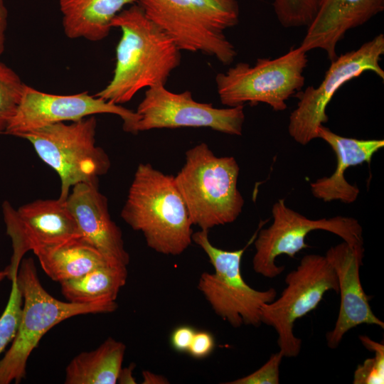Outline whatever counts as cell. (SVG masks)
Segmentation results:
<instances>
[{
    "label": "cell",
    "mask_w": 384,
    "mask_h": 384,
    "mask_svg": "<svg viewBox=\"0 0 384 384\" xmlns=\"http://www.w3.org/2000/svg\"><path fill=\"white\" fill-rule=\"evenodd\" d=\"M112 26L122 31L116 47L113 77L95 95L121 105L129 102L140 90L165 85L181 63V50L174 40L137 4L121 11Z\"/></svg>",
    "instance_id": "1"
},
{
    "label": "cell",
    "mask_w": 384,
    "mask_h": 384,
    "mask_svg": "<svg viewBox=\"0 0 384 384\" xmlns=\"http://www.w3.org/2000/svg\"><path fill=\"white\" fill-rule=\"evenodd\" d=\"M120 216L159 253L179 255L192 242L193 224L174 176L149 163L138 165Z\"/></svg>",
    "instance_id": "2"
},
{
    "label": "cell",
    "mask_w": 384,
    "mask_h": 384,
    "mask_svg": "<svg viewBox=\"0 0 384 384\" xmlns=\"http://www.w3.org/2000/svg\"><path fill=\"white\" fill-rule=\"evenodd\" d=\"M145 15L181 50L200 52L231 64L237 51L225 31L239 22L237 0H137Z\"/></svg>",
    "instance_id": "3"
},
{
    "label": "cell",
    "mask_w": 384,
    "mask_h": 384,
    "mask_svg": "<svg viewBox=\"0 0 384 384\" xmlns=\"http://www.w3.org/2000/svg\"><path fill=\"white\" fill-rule=\"evenodd\" d=\"M239 172L233 156H217L206 143L186 151L174 181L193 225L208 230L238 218L245 204L238 188Z\"/></svg>",
    "instance_id": "4"
},
{
    "label": "cell",
    "mask_w": 384,
    "mask_h": 384,
    "mask_svg": "<svg viewBox=\"0 0 384 384\" xmlns=\"http://www.w3.org/2000/svg\"><path fill=\"white\" fill-rule=\"evenodd\" d=\"M17 283L23 304L16 336L0 359V384H17L25 378L31 353L53 326L75 316L112 313L118 308L103 304L63 302L54 298L42 286L31 257L21 260Z\"/></svg>",
    "instance_id": "5"
},
{
    "label": "cell",
    "mask_w": 384,
    "mask_h": 384,
    "mask_svg": "<svg viewBox=\"0 0 384 384\" xmlns=\"http://www.w3.org/2000/svg\"><path fill=\"white\" fill-rule=\"evenodd\" d=\"M97 119L58 122L23 133L39 158L52 168L60 180L59 198L65 201L70 189L80 183H98L110 166L105 150L96 144Z\"/></svg>",
    "instance_id": "6"
},
{
    "label": "cell",
    "mask_w": 384,
    "mask_h": 384,
    "mask_svg": "<svg viewBox=\"0 0 384 384\" xmlns=\"http://www.w3.org/2000/svg\"><path fill=\"white\" fill-rule=\"evenodd\" d=\"M307 63L306 52L299 47L274 59L258 58L252 65L238 63L215 77L220 101L228 107L265 103L284 111L286 101L304 85Z\"/></svg>",
    "instance_id": "7"
},
{
    "label": "cell",
    "mask_w": 384,
    "mask_h": 384,
    "mask_svg": "<svg viewBox=\"0 0 384 384\" xmlns=\"http://www.w3.org/2000/svg\"><path fill=\"white\" fill-rule=\"evenodd\" d=\"M192 241L205 252L214 268L212 273L203 272L198 282V290L214 312L235 328L260 326L261 308L277 298V291L273 287L257 290L244 280L240 265L249 244L236 250L220 249L210 242L206 230L193 233Z\"/></svg>",
    "instance_id": "8"
},
{
    "label": "cell",
    "mask_w": 384,
    "mask_h": 384,
    "mask_svg": "<svg viewBox=\"0 0 384 384\" xmlns=\"http://www.w3.org/2000/svg\"><path fill=\"white\" fill-rule=\"evenodd\" d=\"M284 282L287 286L281 295L262 306L260 319L274 329L284 357L293 358L299 355L302 344L293 331L296 321L314 310L327 292L338 293V284L326 256L316 254L304 255Z\"/></svg>",
    "instance_id": "9"
},
{
    "label": "cell",
    "mask_w": 384,
    "mask_h": 384,
    "mask_svg": "<svg viewBox=\"0 0 384 384\" xmlns=\"http://www.w3.org/2000/svg\"><path fill=\"white\" fill-rule=\"evenodd\" d=\"M272 215V224L260 230L254 240L252 267L265 277L272 279L281 274L285 267L278 266L276 258L282 255L293 257L308 247L305 239L314 230L330 232L350 245L364 249L362 226L352 217L310 219L287 207L284 198L274 203Z\"/></svg>",
    "instance_id": "10"
},
{
    "label": "cell",
    "mask_w": 384,
    "mask_h": 384,
    "mask_svg": "<svg viewBox=\"0 0 384 384\" xmlns=\"http://www.w3.org/2000/svg\"><path fill=\"white\" fill-rule=\"evenodd\" d=\"M383 54L384 35L380 33L331 61L321 82L316 87H307L297 95L299 100L289 118L290 137L302 145L317 139L318 128L329 120L328 105L348 81L367 71L373 72L383 80L384 70L379 63Z\"/></svg>",
    "instance_id": "11"
},
{
    "label": "cell",
    "mask_w": 384,
    "mask_h": 384,
    "mask_svg": "<svg viewBox=\"0 0 384 384\" xmlns=\"http://www.w3.org/2000/svg\"><path fill=\"white\" fill-rule=\"evenodd\" d=\"M135 114L125 131L134 134L154 129L205 127L240 136L245 118L244 105L216 108L196 101L190 91L172 92L163 85L146 89Z\"/></svg>",
    "instance_id": "12"
},
{
    "label": "cell",
    "mask_w": 384,
    "mask_h": 384,
    "mask_svg": "<svg viewBox=\"0 0 384 384\" xmlns=\"http://www.w3.org/2000/svg\"><path fill=\"white\" fill-rule=\"evenodd\" d=\"M7 234L11 239V265H19L23 255L81 237L78 224L65 201L36 200L15 210L2 205Z\"/></svg>",
    "instance_id": "13"
},
{
    "label": "cell",
    "mask_w": 384,
    "mask_h": 384,
    "mask_svg": "<svg viewBox=\"0 0 384 384\" xmlns=\"http://www.w3.org/2000/svg\"><path fill=\"white\" fill-rule=\"evenodd\" d=\"M97 114L118 115L123 121L124 131L136 118L135 112L87 92L53 95L25 85L19 105L4 133L18 137L46 125L75 122Z\"/></svg>",
    "instance_id": "14"
},
{
    "label": "cell",
    "mask_w": 384,
    "mask_h": 384,
    "mask_svg": "<svg viewBox=\"0 0 384 384\" xmlns=\"http://www.w3.org/2000/svg\"><path fill=\"white\" fill-rule=\"evenodd\" d=\"M326 257L334 268L338 284L340 306L336 321L326 335L327 346L336 348L344 335L361 325H375L384 329V323L377 317L369 304L360 278L363 265L364 249L353 247L346 242L330 247Z\"/></svg>",
    "instance_id": "15"
},
{
    "label": "cell",
    "mask_w": 384,
    "mask_h": 384,
    "mask_svg": "<svg viewBox=\"0 0 384 384\" xmlns=\"http://www.w3.org/2000/svg\"><path fill=\"white\" fill-rule=\"evenodd\" d=\"M66 205L78 224L81 238L112 265L127 267L129 255L120 228L112 220L107 198L98 183H80L72 188Z\"/></svg>",
    "instance_id": "16"
},
{
    "label": "cell",
    "mask_w": 384,
    "mask_h": 384,
    "mask_svg": "<svg viewBox=\"0 0 384 384\" xmlns=\"http://www.w3.org/2000/svg\"><path fill=\"white\" fill-rule=\"evenodd\" d=\"M383 10L384 0H321L299 47L306 53L321 49L331 62L338 57L336 46L346 33Z\"/></svg>",
    "instance_id": "17"
},
{
    "label": "cell",
    "mask_w": 384,
    "mask_h": 384,
    "mask_svg": "<svg viewBox=\"0 0 384 384\" xmlns=\"http://www.w3.org/2000/svg\"><path fill=\"white\" fill-rule=\"evenodd\" d=\"M317 137L325 141L336 157V167L330 176L311 183L313 196L325 202L339 201L350 204L355 202L360 190L345 178V171L351 166L370 164L373 156L384 147L383 139H358L340 136L324 124L317 130Z\"/></svg>",
    "instance_id": "18"
},
{
    "label": "cell",
    "mask_w": 384,
    "mask_h": 384,
    "mask_svg": "<svg viewBox=\"0 0 384 384\" xmlns=\"http://www.w3.org/2000/svg\"><path fill=\"white\" fill-rule=\"evenodd\" d=\"M137 0H60L65 34L71 39L103 40L110 33L114 17Z\"/></svg>",
    "instance_id": "19"
},
{
    "label": "cell",
    "mask_w": 384,
    "mask_h": 384,
    "mask_svg": "<svg viewBox=\"0 0 384 384\" xmlns=\"http://www.w3.org/2000/svg\"><path fill=\"white\" fill-rule=\"evenodd\" d=\"M34 254L45 273L58 282L79 277L110 265L97 250L81 237L41 249Z\"/></svg>",
    "instance_id": "20"
},
{
    "label": "cell",
    "mask_w": 384,
    "mask_h": 384,
    "mask_svg": "<svg viewBox=\"0 0 384 384\" xmlns=\"http://www.w3.org/2000/svg\"><path fill=\"white\" fill-rule=\"evenodd\" d=\"M126 346L111 337L96 349L81 352L65 368V384H115Z\"/></svg>",
    "instance_id": "21"
},
{
    "label": "cell",
    "mask_w": 384,
    "mask_h": 384,
    "mask_svg": "<svg viewBox=\"0 0 384 384\" xmlns=\"http://www.w3.org/2000/svg\"><path fill=\"white\" fill-rule=\"evenodd\" d=\"M127 275V267L106 265L79 277L60 282L61 292L70 302L118 307L116 299L126 284Z\"/></svg>",
    "instance_id": "22"
},
{
    "label": "cell",
    "mask_w": 384,
    "mask_h": 384,
    "mask_svg": "<svg viewBox=\"0 0 384 384\" xmlns=\"http://www.w3.org/2000/svg\"><path fill=\"white\" fill-rule=\"evenodd\" d=\"M25 85L14 70L0 61V133L15 114Z\"/></svg>",
    "instance_id": "23"
},
{
    "label": "cell",
    "mask_w": 384,
    "mask_h": 384,
    "mask_svg": "<svg viewBox=\"0 0 384 384\" xmlns=\"http://www.w3.org/2000/svg\"><path fill=\"white\" fill-rule=\"evenodd\" d=\"M6 270L7 277L11 281V289L6 306L0 316V355L16 336L23 305V297L17 283L18 267Z\"/></svg>",
    "instance_id": "24"
},
{
    "label": "cell",
    "mask_w": 384,
    "mask_h": 384,
    "mask_svg": "<svg viewBox=\"0 0 384 384\" xmlns=\"http://www.w3.org/2000/svg\"><path fill=\"white\" fill-rule=\"evenodd\" d=\"M321 0H274L276 17L284 28L308 27L314 18Z\"/></svg>",
    "instance_id": "25"
},
{
    "label": "cell",
    "mask_w": 384,
    "mask_h": 384,
    "mask_svg": "<svg viewBox=\"0 0 384 384\" xmlns=\"http://www.w3.org/2000/svg\"><path fill=\"white\" fill-rule=\"evenodd\" d=\"M362 344L375 353L374 357L367 358L357 366L353 384H383L384 383V346L366 335L359 336Z\"/></svg>",
    "instance_id": "26"
},
{
    "label": "cell",
    "mask_w": 384,
    "mask_h": 384,
    "mask_svg": "<svg viewBox=\"0 0 384 384\" xmlns=\"http://www.w3.org/2000/svg\"><path fill=\"white\" fill-rule=\"evenodd\" d=\"M283 357L280 351L272 353L267 362L253 373L225 383L278 384L279 383V366Z\"/></svg>",
    "instance_id": "27"
},
{
    "label": "cell",
    "mask_w": 384,
    "mask_h": 384,
    "mask_svg": "<svg viewBox=\"0 0 384 384\" xmlns=\"http://www.w3.org/2000/svg\"><path fill=\"white\" fill-rule=\"evenodd\" d=\"M215 348L213 336L206 331H196L191 344L188 348V353L197 359L208 356Z\"/></svg>",
    "instance_id": "28"
},
{
    "label": "cell",
    "mask_w": 384,
    "mask_h": 384,
    "mask_svg": "<svg viewBox=\"0 0 384 384\" xmlns=\"http://www.w3.org/2000/svg\"><path fill=\"white\" fill-rule=\"evenodd\" d=\"M196 333L190 326H180L171 333L170 341L174 350L178 352H188Z\"/></svg>",
    "instance_id": "29"
},
{
    "label": "cell",
    "mask_w": 384,
    "mask_h": 384,
    "mask_svg": "<svg viewBox=\"0 0 384 384\" xmlns=\"http://www.w3.org/2000/svg\"><path fill=\"white\" fill-rule=\"evenodd\" d=\"M8 11L4 0H0V55L3 53L5 43V33L7 26Z\"/></svg>",
    "instance_id": "30"
},
{
    "label": "cell",
    "mask_w": 384,
    "mask_h": 384,
    "mask_svg": "<svg viewBox=\"0 0 384 384\" xmlns=\"http://www.w3.org/2000/svg\"><path fill=\"white\" fill-rule=\"evenodd\" d=\"M135 367L134 363H132L128 367L121 368L118 378L117 382L120 384H134L136 383V380L133 376V370Z\"/></svg>",
    "instance_id": "31"
},
{
    "label": "cell",
    "mask_w": 384,
    "mask_h": 384,
    "mask_svg": "<svg viewBox=\"0 0 384 384\" xmlns=\"http://www.w3.org/2000/svg\"><path fill=\"white\" fill-rule=\"evenodd\" d=\"M144 384H165L169 383L167 379L163 376L154 374L149 370L142 372Z\"/></svg>",
    "instance_id": "32"
},
{
    "label": "cell",
    "mask_w": 384,
    "mask_h": 384,
    "mask_svg": "<svg viewBox=\"0 0 384 384\" xmlns=\"http://www.w3.org/2000/svg\"><path fill=\"white\" fill-rule=\"evenodd\" d=\"M7 277H8V273L6 269L4 270L0 271V284Z\"/></svg>",
    "instance_id": "33"
}]
</instances>
